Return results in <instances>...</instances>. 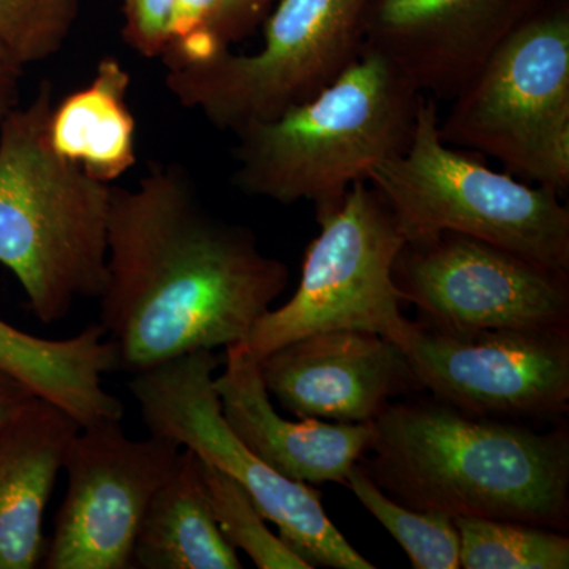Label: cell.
Wrapping results in <instances>:
<instances>
[{
    "mask_svg": "<svg viewBox=\"0 0 569 569\" xmlns=\"http://www.w3.org/2000/svg\"><path fill=\"white\" fill-rule=\"evenodd\" d=\"M452 148L557 194L569 189V0H548L509 33L438 121Z\"/></svg>",
    "mask_w": 569,
    "mask_h": 569,
    "instance_id": "obj_6",
    "label": "cell"
},
{
    "mask_svg": "<svg viewBox=\"0 0 569 569\" xmlns=\"http://www.w3.org/2000/svg\"><path fill=\"white\" fill-rule=\"evenodd\" d=\"M269 396L298 419L372 422L422 391L406 353L373 332H317L258 361Z\"/></svg>",
    "mask_w": 569,
    "mask_h": 569,
    "instance_id": "obj_14",
    "label": "cell"
},
{
    "mask_svg": "<svg viewBox=\"0 0 569 569\" xmlns=\"http://www.w3.org/2000/svg\"><path fill=\"white\" fill-rule=\"evenodd\" d=\"M219 0H174L168 48L203 36L211 24Z\"/></svg>",
    "mask_w": 569,
    "mask_h": 569,
    "instance_id": "obj_26",
    "label": "cell"
},
{
    "mask_svg": "<svg viewBox=\"0 0 569 569\" xmlns=\"http://www.w3.org/2000/svg\"><path fill=\"white\" fill-rule=\"evenodd\" d=\"M372 0H280L252 54L216 52L167 66L164 84L220 132L238 133L309 102L365 50Z\"/></svg>",
    "mask_w": 569,
    "mask_h": 569,
    "instance_id": "obj_7",
    "label": "cell"
},
{
    "mask_svg": "<svg viewBox=\"0 0 569 569\" xmlns=\"http://www.w3.org/2000/svg\"><path fill=\"white\" fill-rule=\"evenodd\" d=\"M80 425L36 397L0 441V569L43 560V518Z\"/></svg>",
    "mask_w": 569,
    "mask_h": 569,
    "instance_id": "obj_16",
    "label": "cell"
},
{
    "mask_svg": "<svg viewBox=\"0 0 569 569\" xmlns=\"http://www.w3.org/2000/svg\"><path fill=\"white\" fill-rule=\"evenodd\" d=\"M317 222L320 234L307 247L298 290L258 318L242 342L257 361L337 329L373 332L399 347L410 326L392 276L406 236L376 187L355 182L342 204Z\"/></svg>",
    "mask_w": 569,
    "mask_h": 569,
    "instance_id": "obj_9",
    "label": "cell"
},
{
    "mask_svg": "<svg viewBox=\"0 0 569 569\" xmlns=\"http://www.w3.org/2000/svg\"><path fill=\"white\" fill-rule=\"evenodd\" d=\"M206 497L224 539L236 550H244L260 569H312L279 535L266 526L268 520L244 488L201 460Z\"/></svg>",
    "mask_w": 569,
    "mask_h": 569,
    "instance_id": "obj_22",
    "label": "cell"
},
{
    "mask_svg": "<svg viewBox=\"0 0 569 569\" xmlns=\"http://www.w3.org/2000/svg\"><path fill=\"white\" fill-rule=\"evenodd\" d=\"M0 367L81 427L123 417V403L103 387V377L119 370V359L100 323L69 339L52 340L0 320Z\"/></svg>",
    "mask_w": 569,
    "mask_h": 569,
    "instance_id": "obj_17",
    "label": "cell"
},
{
    "mask_svg": "<svg viewBox=\"0 0 569 569\" xmlns=\"http://www.w3.org/2000/svg\"><path fill=\"white\" fill-rule=\"evenodd\" d=\"M460 568L568 569L569 538L563 531L516 520L456 518Z\"/></svg>",
    "mask_w": 569,
    "mask_h": 569,
    "instance_id": "obj_20",
    "label": "cell"
},
{
    "mask_svg": "<svg viewBox=\"0 0 569 569\" xmlns=\"http://www.w3.org/2000/svg\"><path fill=\"white\" fill-rule=\"evenodd\" d=\"M133 568L241 569L238 550L213 518L201 459L182 448L167 481L153 493L138 531Z\"/></svg>",
    "mask_w": 569,
    "mask_h": 569,
    "instance_id": "obj_18",
    "label": "cell"
},
{
    "mask_svg": "<svg viewBox=\"0 0 569 569\" xmlns=\"http://www.w3.org/2000/svg\"><path fill=\"white\" fill-rule=\"evenodd\" d=\"M219 366V356L201 350L134 373L129 389L149 433L234 479L310 567L376 569L326 516L320 490L277 473L228 426L213 388Z\"/></svg>",
    "mask_w": 569,
    "mask_h": 569,
    "instance_id": "obj_8",
    "label": "cell"
},
{
    "mask_svg": "<svg viewBox=\"0 0 569 569\" xmlns=\"http://www.w3.org/2000/svg\"><path fill=\"white\" fill-rule=\"evenodd\" d=\"M130 82L119 59L103 58L91 84L52 107V148L100 182L118 181L137 163V127L127 104Z\"/></svg>",
    "mask_w": 569,
    "mask_h": 569,
    "instance_id": "obj_19",
    "label": "cell"
},
{
    "mask_svg": "<svg viewBox=\"0 0 569 569\" xmlns=\"http://www.w3.org/2000/svg\"><path fill=\"white\" fill-rule=\"evenodd\" d=\"M346 486L406 550L415 569L460 568V537L455 520L440 512L418 511L387 496L358 466Z\"/></svg>",
    "mask_w": 569,
    "mask_h": 569,
    "instance_id": "obj_21",
    "label": "cell"
},
{
    "mask_svg": "<svg viewBox=\"0 0 569 569\" xmlns=\"http://www.w3.org/2000/svg\"><path fill=\"white\" fill-rule=\"evenodd\" d=\"M359 460L399 503L448 518L569 526V433L535 432L440 400L391 402Z\"/></svg>",
    "mask_w": 569,
    "mask_h": 569,
    "instance_id": "obj_2",
    "label": "cell"
},
{
    "mask_svg": "<svg viewBox=\"0 0 569 569\" xmlns=\"http://www.w3.org/2000/svg\"><path fill=\"white\" fill-rule=\"evenodd\" d=\"M274 0H219L204 39L212 54L230 50V44L244 40L268 18Z\"/></svg>",
    "mask_w": 569,
    "mask_h": 569,
    "instance_id": "obj_25",
    "label": "cell"
},
{
    "mask_svg": "<svg viewBox=\"0 0 569 569\" xmlns=\"http://www.w3.org/2000/svg\"><path fill=\"white\" fill-rule=\"evenodd\" d=\"M80 14V0H0V44L22 69L54 58Z\"/></svg>",
    "mask_w": 569,
    "mask_h": 569,
    "instance_id": "obj_23",
    "label": "cell"
},
{
    "mask_svg": "<svg viewBox=\"0 0 569 569\" xmlns=\"http://www.w3.org/2000/svg\"><path fill=\"white\" fill-rule=\"evenodd\" d=\"M54 100L43 81L28 107L0 119V264L54 325L107 282L111 183L97 181L51 146Z\"/></svg>",
    "mask_w": 569,
    "mask_h": 569,
    "instance_id": "obj_3",
    "label": "cell"
},
{
    "mask_svg": "<svg viewBox=\"0 0 569 569\" xmlns=\"http://www.w3.org/2000/svg\"><path fill=\"white\" fill-rule=\"evenodd\" d=\"M392 276L402 301L438 329L569 335V272L481 239L443 231L406 241Z\"/></svg>",
    "mask_w": 569,
    "mask_h": 569,
    "instance_id": "obj_10",
    "label": "cell"
},
{
    "mask_svg": "<svg viewBox=\"0 0 569 569\" xmlns=\"http://www.w3.org/2000/svg\"><path fill=\"white\" fill-rule=\"evenodd\" d=\"M36 397L24 381L0 367V441Z\"/></svg>",
    "mask_w": 569,
    "mask_h": 569,
    "instance_id": "obj_27",
    "label": "cell"
},
{
    "mask_svg": "<svg viewBox=\"0 0 569 569\" xmlns=\"http://www.w3.org/2000/svg\"><path fill=\"white\" fill-rule=\"evenodd\" d=\"M548 0H372L365 47L421 96L451 100Z\"/></svg>",
    "mask_w": 569,
    "mask_h": 569,
    "instance_id": "obj_13",
    "label": "cell"
},
{
    "mask_svg": "<svg viewBox=\"0 0 569 569\" xmlns=\"http://www.w3.org/2000/svg\"><path fill=\"white\" fill-rule=\"evenodd\" d=\"M223 365L213 388L228 426L253 455L291 481L346 485L369 449L372 422L288 421L272 407L260 365L244 343L224 348Z\"/></svg>",
    "mask_w": 569,
    "mask_h": 569,
    "instance_id": "obj_15",
    "label": "cell"
},
{
    "mask_svg": "<svg viewBox=\"0 0 569 569\" xmlns=\"http://www.w3.org/2000/svg\"><path fill=\"white\" fill-rule=\"evenodd\" d=\"M399 348L422 391L468 415L518 421L569 410V335L445 331L421 320Z\"/></svg>",
    "mask_w": 569,
    "mask_h": 569,
    "instance_id": "obj_12",
    "label": "cell"
},
{
    "mask_svg": "<svg viewBox=\"0 0 569 569\" xmlns=\"http://www.w3.org/2000/svg\"><path fill=\"white\" fill-rule=\"evenodd\" d=\"M22 73L24 69L0 44V107L7 111L18 107Z\"/></svg>",
    "mask_w": 569,
    "mask_h": 569,
    "instance_id": "obj_28",
    "label": "cell"
},
{
    "mask_svg": "<svg viewBox=\"0 0 569 569\" xmlns=\"http://www.w3.org/2000/svg\"><path fill=\"white\" fill-rule=\"evenodd\" d=\"M7 112H9V111H7L6 108L0 107V119H2L3 116L7 114Z\"/></svg>",
    "mask_w": 569,
    "mask_h": 569,
    "instance_id": "obj_29",
    "label": "cell"
},
{
    "mask_svg": "<svg viewBox=\"0 0 569 569\" xmlns=\"http://www.w3.org/2000/svg\"><path fill=\"white\" fill-rule=\"evenodd\" d=\"M288 280L249 228L204 204L181 164L151 163L132 189L112 187L99 323L119 370L244 342Z\"/></svg>",
    "mask_w": 569,
    "mask_h": 569,
    "instance_id": "obj_1",
    "label": "cell"
},
{
    "mask_svg": "<svg viewBox=\"0 0 569 569\" xmlns=\"http://www.w3.org/2000/svg\"><path fill=\"white\" fill-rule=\"evenodd\" d=\"M438 121L437 100L425 97L406 151L367 176L406 241L451 231L569 272V209L560 194L452 148L441 140Z\"/></svg>",
    "mask_w": 569,
    "mask_h": 569,
    "instance_id": "obj_5",
    "label": "cell"
},
{
    "mask_svg": "<svg viewBox=\"0 0 569 569\" xmlns=\"http://www.w3.org/2000/svg\"><path fill=\"white\" fill-rule=\"evenodd\" d=\"M121 421L80 427L71 438L63 462L69 488L41 560L43 568H133L142 519L182 448L151 433L133 440Z\"/></svg>",
    "mask_w": 569,
    "mask_h": 569,
    "instance_id": "obj_11",
    "label": "cell"
},
{
    "mask_svg": "<svg viewBox=\"0 0 569 569\" xmlns=\"http://www.w3.org/2000/svg\"><path fill=\"white\" fill-rule=\"evenodd\" d=\"M422 99L388 59L365 47L309 102L234 134L231 182L280 204L310 201L320 219L378 163L406 151Z\"/></svg>",
    "mask_w": 569,
    "mask_h": 569,
    "instance_id": "obj_4",
    "label": "cell"
},
{
    "mask_svg": "<svg viewBox=\"0 0 569 569\" xmlns=\"http://www.w3.org/2000/svg\"><path fill=\"white\" fill-rule=\"evenodd\" d=\"M174 0H123L122 39L146 59H162L170 43Z\"/></svg>",
    "mask_w": 569,
    "mask_h": 569,
    "instance_id": "obj_24",
    "label": "cell"
}]
</instances>
